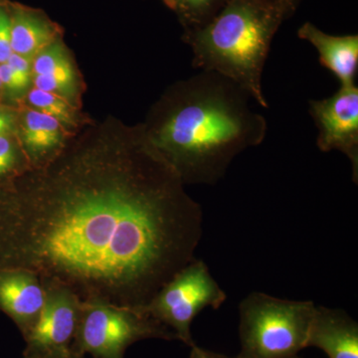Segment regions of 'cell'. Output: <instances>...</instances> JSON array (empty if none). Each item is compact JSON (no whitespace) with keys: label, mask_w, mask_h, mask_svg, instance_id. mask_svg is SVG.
Segmentation results:
<instances>
[{"label":"cell","mask_w":358,"mask_h":358,"mask_svg":"<svg viewBox=\"0 0 358 358\" xmlns=\"http://www.w3.org/2000/svg\"><path fill=\"white\" fill-rule=\"evenodd\" d=\"M202 234L201 205L143 124L66 143L0 195V268L82 301L143 312L195 259Z\"/></svg>","instance_id":"6da1fadb"},{"label":"cell","mask_w":358,"mask_h":358,"mask_svg":"<svg viewBox=\"0 0 358 358\" xmlns=\"http://www.w3.org/2000/svg\"><path fill=\"white\" fill-rule=\"evenodd\" d=\"M251 100L227 78L201 71L164 95L143 127L185 185H214L267 136V120Z\"/></svg>","instance_id":"7a4b0ae2"},{"label":"cell","mask_w":358,"mask_h":358,"mask_svg":"<svg viewBox=\"0 0 358 358\" xmlns=\"http://www.w3.org/2000/svg\"><path fill=\"white\" fill-rule=\"evenodd\" d=\"M289 17L274 0H228L206 24L186 33L193 66L227 78L268 109L264 68L275 35Z\"/></svg>","instance_id":"3957f363"},{"label":"cell","mask_w":358,"mask_h":358,"mask_svg":"<svg viewBox=\"0 0 358 358\" xmlns=\"http://www.w3.org/2000/svg\"><path fill=\"white\" fill-rule=\"evenodd\" d=\"M317 306L253 292L239 306L240 350L237 358H296L307 348Z\"/></svg>","instance_id":"277c9868"},{"label":"cell","mask_w":358,"mask_h":358,"mask_svg":"<svg viewBox=\"0 0 358 358\" xmlns=\"http://www.w3.org/2000/svg\"><path fill=\"white\" fill-rule=\"evenodd\" d=\"M176 341V334L148 313L103 301H82L72 352L92 358H124L143 339Z\"/></svg>","instance_id":"5b68a950"},{"label":"cell","mask_w":358,"mask_h":358,"mask_svg":"<svg viewBox=\"0 0 358 358\" xmlns=\"http://www.w3.org/2000/svg\"><path fill=\"white\" fill-rule=\"evenodd\" d=\"M226 299L227 294L212 277L206 264L195 258L162 287L143 313L192 348L196 345L192 334L193 320L204 308L217 310Z\"/></svg>","instance_id":"8992f818"},{"label":"cell","mask_w":358,"mask_h":358,"mask_svg":"<svg viewBox=\"0 0 358 358\" xmlns=\"http://www.w3.org/2000/svg\"><path fill=\"white\" fill-rule=\"evenodd\" d=\"M308 113L317 127L320 152L338 150L350 159L353 182H358V88L339 87L322 100H310Z\"/></svg>","instance_id":"52a82bcc"},{"label":"cell","mask_w":358,"mask_h":358,"mask_svg":"<svg viewBox=\"0 0 358 358\" xmlns=\"http://www.w3.org/2000/svg\"><path fill=\"white\" fill-rule=\"evenodd\" d=\"M43 307L34 326L24 336V355H54L72 352L82 301L61 285L42 284Z\"/></svg>","instance_id":"ba28073f"},{"label":"cell","mask_w":358,"mask_h":358,"mask_svg":"<svg viewBox=\"0 0 358 358\" xmlns=\"http://www.w3.org/2000/svg\"><path fill=\"white\" fill-rule=\"evenodd\" d=\"M45 291L36 275L20 268H0V310L29 333L43 307Z\"/></svg>","instance_id":"9c48e42d"},{"label":"cell","mask_w":358,"mask_h":358,"mask_svg":"<svg viewBox=\"0 0 358 358\" xmlns=\"http://www.w3.org/2000/svg\"><path fill=\"white\" fill-rule=\"evenodd\" d=\"M299 38L308 42L319 54L320 65L338 79L339 86H355L358 73V35H333L312 22L298 29Z\"/></svg>","instance_id":"30bf717a"},{"label":"cell","mask_w":358,"mask_h":358,"mask_svg":"<svg viewBox=\"0 0 358 358\" xmlns=\"http://www.w3.org/2000/svg\"><path fill=\"white\" fill-rule=\"evenodd\" d=\"M307 348H317L329 358H358V324L338 308L315 307Z\"/></svg>","instance_id":"8fae6325"},{"label":"cell","mask_w":358,"mask_h":358,"mask_svg":"<svg viewBox=\"0 0 358 358\" xmlns=\"http://www.w3.org/2000/svg\"><path fill=\"white\" fill-rule=\"evenodd\" d=\"M21 148L29 167L44 164L64 148L66 128L57 120L30 109L21 124Z\"/></svg>","instance_id":"7c38bea8"},{"label":"cell","mask_w":358,"mask_h":358,"mask_svg":"<svg viewBox=\"0 0 358 358\" xmlns=\"http://www.w3.org/2000/svg\"><path fill=\"white\" fill-rule=\"evenodd\" d=\"M11 48L13 53L33 58L57 41V29L38 15L17 10L10 16Z\"/></svg>","instance_id":"4fadbf2b"},{"label":"cell","mask_w":358,"mask_h":358,"mask_svg":"<svg viewBox=\"0 0 358 358\" xmlns=\"http://www.w3.org/2000/svg\"><path fill=\"white\" fill-rule=\"evenodd\" d=\"M228 0H167L185 26V34L206 24Z\"/></svg>","instance_id":"5bb4252c"},{"label":"cell","mask_w":358,"mask_h":358,"mask_svg":"<svg viewBox=\"0 0 358 358\" xmlns=\"http://www.w3.org/2000/svg\"><path fill=\"white\" fill-rule=\"evenodd\" d=\"M28 102L34 110L57 120L65 128H76L77 112L64 96L33 88L28 94Z\"/></svg>","instance_id":"9a60e30c"},{"label":"cell","mask_w":358,"mask_h":358,"mask_svg":"<svg viewBox=\"0 0 358 358\" xmlns=\"http://www.w3.org/2000/svg\"><path fill=\"white\" fill-rule=\"evenodd\" d=\"M76 81V71L73 63L49 74L33 76L34 88L57 94L64 98L74 93Z\"/></svg>","instance_id":"2e32d148"},{"label":"cell","mask_w":358,"mask_h":358,"mask_svg":"<svg viewBox=\"0 0 358 358\" xmlns=\"http://www.w3.org/2000/svg\"><path fill=\"white\" fill-rule=\"evenodd\" d=\"M32 62L33 76L49 74L72 64L65 47L58 40L37 54Z\"/></svg>","instance_id":"e0dca14e"},{"label":"cell","mask_w":358,"mask_h":358,"mask_svg":"<svg viewBox=\"0 0 358 358\" xmlns=\"http://www.w3.org/2000/svg\"><path fill=\"white\" fill-rule=\"evenodd\" d=\"M29 169L24 155L20 154L7 136H0V179L20 176Z\"/></svg>","instance_id":"ac0fdd59"},{"label":"cell","mask_w":358,"mask_h":358,"mask_svg":"<svg viewBox=\"0 0 358 358\" xmlns=\"http://www.w3.org/2000/svg\"><path fill=\"white\" fill-rule=\"evenodd\" d=\"M13 53L10 16L0 8V64L6 63Z\"/></svg>","instance_id":"d6986e66"},{"label":"cell","mask_w":358,"mask_h":358,"mask_svg":"<svg viewBox=\"0 0 358 358\" xmlns=\"http://www.w3.org/2000/svg\"><path fill=\"white\" fill-rule=\"evenodd\" d=\"M0 81L2 87H6L10 92L22 91L29 85L24 80L21 79L7 63L0 64Z\"/></svg>","instance_id":"ffe728a7"},{"label":"cell","mask_w":358,"mask_h":358,"mask_svg":"<svg viewBox=\"0 0 358 358\" xmlns=\"http://www.w3.org/2000/svg\"><path fill=\"white\" fill-rule=\"evenodd\" d=\"M31 61L30 59L23 57L18 54L13 53L10 57L7 60V64L10 66L11 69L21 78L29 84L31 79Z\"/></svg>","instance_id":"44dd1931"},{"label":"cell","mask_w":358,"mask_h":358,"mask_svg":"<svg viewBox=\"0 0 358 358\" xmlns=\"http://www.w3.org/2000/svg\"><path fill=\"white\" fill-rule=\"evenodd\" d=\"M189 358H237L230 357L227 355H221V353L211 352V350H205L199 348L196 345L192 346Z\"/></svg>","instance_id":"7402d4cb"},{"label":"cell","mask_w":358,"mask_h":358,"mask_svg":"<svg viewBox=\"0 0 358 358\" xmlns=\"http://www.w3.org/2000/svg\"><path fill=\"white\" fill-rule=\"evenodd\" d=\"M14 115L9 113H2L0 115V136H6L9 131H13L14 127Z\"/></svg>","instance_id":"603a6c76"},{"label":"cell","mask_w":358,"mask_h":358,"mask_svg":"<svg viewBox=\"0 0 358 358\" xmlns=\"http://www.w3.org/2000/svg\"><path fill=\"white\" fill-rule=\"evenodd\" d=\"M24 358H85L73 352L54 353V355H24Z\"/></svg>","instance_id":"cb8c5ba5"},{"label":"cell","mask_w":358,"mask_h":358,"mask_svg":"<svg viewBox=\"0 0 358 358\" xmlns=\"http://www.w3.org/2000/svg\"><path fill=\"white\" fill-rule=\"evenodd\" d=\"M289 13V16L293 15L300 6L301 0H274Z\"/></svg>","instance_id":"d4e9b609"},{"label":"cell","mask_w":358,"mask_h":358,"mask_svg":"<svg viewBox=\"0 0 358 358\" xmlns=\"http://www.w3.org/2000/svg\"><path fill=\"white\" fill-rule=\"evenodd\" d=\"M2 113H4V110H2L1 109H0V115H1Z\"/></svg>","instance_id":"484cf974"},{"label":"cell","mask_w":358,"mask_h":358,"mask_svg":"<svg viewBox=\"0 0 358 358\" xmlns=\"http://www.w3.org/2000/svg\"><path fill=\"white\" fill-rule=\"evenodd\" d=\"M2 88V84H1V81H0V89Z\"/></svg>","instance_id":"4316f807"},{"label":"cell","mask_w":358,"mask_h":358,"mask_svg":"<svg viewBox=\"0 0 358 358\" xmlns=\"http://www.w3.org/2000/svg\"><path fill=\"white\" fill-rule=\"evenodd\" d=\"M296 358H301V357H296Z\"/></svg>","instance_id":"83f0119b"}]
</instances>
